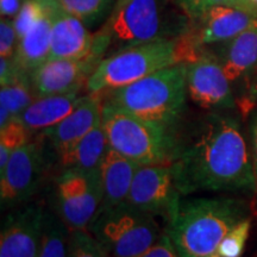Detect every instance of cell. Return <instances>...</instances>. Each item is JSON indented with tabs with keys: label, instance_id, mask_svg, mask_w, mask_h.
<instances>
[{
	"label": "cell",
	"instance_id": "14",
	"mask_svg": "<svg viewBox=\"0 0 257 257\" xmlns=\"http://www.w3.org/2000/svg\"><path fill=\"white\" fill-rule=\"evenodd\" d=\"M98 55L86 59H49L30 74L37 96L55 95L81 88L99 62Z\"/></svg>",
	"mask_w": 257,
	"mask_h": 257
},
{
	"label": "cell",
	"instance_id": "20",
	"mask_svg": "<svg viewBox=\"0 0 257 257\" xmlns=\"http://www.w3.org/2000/svg\"><path fill=\"white\" fill-rule=\"evenodd\" d=\"M50 35L51 16L49 6L48 14L19 40L17 50L12 59L19 72L30 75L49 59Z\"/></svg>",
	"mask_w": 257,
	"mask_h": 257
},
{
	"label": "cell",
	"instance_id": "17",
	"mask_svg": "<svg viewBox=\"0 0 257 257\" xmlns=\"http://www.w3.org/2000/svg\"><path fill=\"white\" fill-rule=\"evenodd\" d=\"M231 85L248 82L257 67V22L225 42L217 56Z\"/></svg>",
	"mask_w": 257,
	"mask_h": 257
},
{
	"label": "cell",
	"instance_id": "32",
	"mask_svg": "<svg viewBox=\"0 0 257 257\" xmlns=\"http://www.w3.org/2000/svg\"><path fill=\"white\" fill-rule=\"evenodd\" d=\"M21 74L24 73L19 72L14 60L0 57V83H2V86L14 82Z\"/></svg>",
	"mask_w": 257,
	"mask_h": 257
},
{
	"label": "cell",
	"instance_id": "16",
	"mask_svg": "<svg viewBox=\"0 0 257 257\" xmlns=\"http://www.w3.org/2000/svg\"><path fill=\"white\" fill-rule=\"evenodd\" d=\"M191 34L200 47L225 43L257 22L249 12L231 6H213L195 19Z\"/></svg>",
	"mask_w": 257,
	"mask_h": 257
},
{
	"label": "cell",
	"instance_id": "1",
	"mask_svg": "<svg viewBox=\"0 0 257 257\" xmlns=\"http://www.w3.org/2000/svg\"><path fill=\"white\" fill-rule=\"evenodd\" d=\"M170 165L181 195L256 191L250 146L231 114L211 112L175 133Z\"/></svg>",
	"mask_w": 257,
	"mask_h": 257
},
{
	"label": "cell",
	"instance_id": "27",
	"mask_svg": "<svg viewBox=\"0 0 257 257\" xmlns=\"http://www.w3.org/2000/svg\"><path fill=\"white\" fill-rule=\"evenodd\" d=\"M176 2L192 21L198 19L208 9L219 5L240 9L257 17V12L250 0H176Z\"/></svg>",
	"mask_w": 257,
	"mask_h": 257
},
{
	"label": "cell",
	"instance_id": "33",
	"mask_svg": "<svg viewBox=\"0 0 257 257\" xmlns=\"http://www.w3.org/2000/svg\"><path fill=\"white\" fill-rule=\"evenodd\" d=\"M249 138H250V153H251L253 172L256 178V191L257 194V111L252 114L249 124Z\"/></svg>",
	"mask_w": 257,
	"mask_h": 257
},
{
	"label": "cell",
	"instance_id": "12",
	"mask_svg": "<svg viewBox=\"0 0 257 257\" xmlns=\"http://www.w3.org/2000/svg\"><path fill=\"white\" fill-rule=\"evenodd\" d=\"M180 197L170 163L141 165L135 173L126 202L140 210L169 217Z\"/></svg>",
	"mask_w": 257,
	"mask_h": 257
},
{
	"label": "cell",
	"instance_id": "30",
	"mask_svg": "<svg viewBox=\"0 0 257 257\" xmlns=\"http://www.w3.org/2000/svg\"><path fill=\"white\" fill-rule=\"evenodd\" d=\"M18 36L14 21L2 17L0 21V57L14 59L18 47Z\"/></svg>",
	"mask_w": 257,
	"mask_h": 257
},
{
	"label": "cell",
	"instance_id": "35",
	"mask_svg": "<svg viewBox=\"0 0 257 257\" xmlns=\"http://www.w3.org/2000/svg\"><path fill=\"white\" fill-rule=\"evenodd\" d=\"M250 91H249V101L250 104H252L253 101L257 100V67L255 70V74H253L251 85H250Z\"/></svg>",
	"mask_w": 257,
	"mask_h": 257
},
{
	"label": "cell",
	"instance_id": "25",
	"mask_svg": "<svg viewBox=\"0 0 257 257\" xmlns=\"http://www.w3.org/2000/svg\"><path fill=\"white\" fill-rule=\"evenodd\" d=\"M30 133L19 118H14L8 125L0 128V174L4 173L12 154L29 143Z\"/></svg>",
	"mask_w": 257,
	"mask_h": 257
},
{
	"label": "cell",
	"instance_id": "7",
	"mask_svg": "<svg viewBox=\"0 0 257 257\" xmlns=\"http://www.w3.org/2000/svg\"><path fill=\"white\" fill-rule=\"evenodd\" d=\"M88 231L100 244L106 257H138L163 234L155 214L126 201L99 211Z\"/></svg>",
	"mask_w": 257,
	"mask_h": 257
},
{
	"label": "cell",
	"instance_id": "36",
	"mask_svg": "<svg viewBox=\"0 0 257 257\" xmlns=\"http://www.w3.org/2000/svg\"><path fill=\"white\" fill-rule=\"evenodd\" d=\"M130 2H131V0H115L114 6H113V9H112L111 15L112 14H117L118 11H120V10L123 9L125 5L128 4V3H130Z\"/></svg>",
	"mask_w": 257,
	"mask_h": 257
},
{
	"label": "cell",
	"instance_id": "22",
	"mask_svg": "<svg viewBox=\"0 0 257 257\" xmlns=\"http://www.w3.org/2000/svg\"><path fill=\"white\" fill-rule=\"evenodd\" d=\"M72 231L57 212H44L38 257H69Z\"/></svg>",
	"mask_w": 257,
	"mask_h": 257
},
{
	"label": "cell",
	"instance_id": "28",
	"mask_svg": "<svg viewBox=\"0 0 257 257\" xmlns=\"http://www.w3.org/2000/svg\"><path fill=\"white\" fill-rule=\"evenodd\" d=\"M250 219L240 221L230 231L218 246L217 253L221 257H240L244 252L245 243L250 232Z\"/></svg>",
	"mask_w": 257,
	"mask_h": 257
},
{
	"label": "cell",
	"instance_id": "5",
	"mask_svg": "<svg viewBox=\"0 0 257 257\" xmlns=\"http://www.w3.org/2000/svg\"><path fill=\"white\" fill-rule=\"evenodd\" d=\"M101 126L108 146L138 165L170 163L175 133L136 117L104 100Z\"/></svg>",
	"mask_w": 257,
	"mask_h": 257
},
{
	"label": "cell",
	"instance_id": "13",
	"mask_svg": "<svg viewBox=\"0 0 257 257\" xmlns=\"http://www.w3.org/2000/svg\"><path fill=\"white\" fill-rule=\"evenodd\" d=\"M44 210L30 204L9 213L0 233V257H38Z\"/></svg>",
	"mask_w": 257,
	"mask_h": 257
},
{
	"label": "cell",
	"instance_id": "23",
	"mask_svg": "<svg viewBox=\"0 0 257 257\" xmlns=\"http://www.w3.org/2000/svg\"><path fill=\"white\" fill-rule=\"evenodd\" d=\"M34 100V88L28 74H21L14 82L2 86L0 89V101L8 105L12 119L18 118Z\"/></svg>",
	"mask_w": 257,
	"mask_h": 257
},
{
	"label": "cell",
	"instance_id": "4",
	"mask_svg": "<svg viewBox=\"0 0 257 257\" xmlns=\"http://www.w3.org/2000/svg\"><path fill=\"white\" fill-rule=\"evenodd\" d=\"M192 19L176 0H131L112 14L101 32L120 49L175 40L191 29Z\"/></svg>",
	"mask_w": 257,
	"mask_h": 257
},
{
	"label": "cell",
	"instance_id": "34",
	"mask_svg": "<svg viewBox=\"0 0 257 257\" xmlns=\"http://www.w3.org/2000/svg\"><path fill=\"white\" fill-rule=\"evenodd\" d=\"M21 0H0V12L2 17H16L21 10Z\"/></svg>",
	"mask_w": 257,
	"mask_h": 257
},
{
	"label": "cell",
	"instance_id": "29",
	"mask_svg": "<svg viewBox=\"0 0 257 257\" xmlns=\"http://www.w3.org/2000/svg\"><path fill=\"white\" fill-rule=\"evenodd\" d=\"M69 257H106L104 250L88 230H74Z\"/></svg>",
	"mask_w": 257,
	"mask_h": 257
},
{
	"label": "cell",
	"instance_id": "2",
	"mask_svg": "<svg viewBox=\"0 0 257 257\" xmlns=\"http://www.w3.org/2000/svg\"><path fill=\"white\" fill-rule=\"evenodd\" d=\"M248 216V205L237 198L180 197L166 233L179 257H211L224 237Z\"/></svg>",
	"mask_w": 257,
	"mask_h": 257
},
{
	"label": "cell",
	"instance_id": "11",
	"mask_svg": "<svg viewBox=\"0 0 257 257\" xmlns=\"http://www.w3.org/2000/svg\"><path fill=\"white\" fill-rule=\"evenodd\" d=\"M231 82L217 56L204 51L197 60L187 63V94L205 110H231L236 100Z\"/></svg>",
	"mask_w": 257,
	"mask_h": 257
},
{
	"label": "cell",
	"instance_id": "10",
	"mask_svg": "<svg viewBox=\"0 0 257 257\" xmlns=\"http://www.w3.org/2000/svg\"><path fill=\"white\" fill-rule=\"evenodd\" d=\"M43 148L29 142L12 154L0 174L2 210L15 207L32 197L40 185L44 170Z\"/></svg>",
	"mask_w": 257,
	"mask_h": 257
},
{
	"label": "cell",
	"instance_id": "21",
	"mask_svg": "<svg viewBox=\"0 0 257 257\" xmlns=\"http://www.w3.org/2000/svg\"><path fill=\"white\" fill-rule=\"evenodd\" d=\"M108 147L110 146L100 121L57 159L63 169H98Z\"/></svg>",
	"mask_w": 257,
	"mask_h": 257
},
{
	"label": "cell",
	"instance_id": "24",
	"mask_svg": "<svg viewBox=\"0 0 257 257\" xmlns=\"http://www.w3.org/2000/svg\"><path fill=\"white\" fill-rule=\"evenodd\" d=\"M67 14L92 27L107 15L112 0H50Z\"/></svg>",
	"mask_w": 257,
	"mask_h": 257
},
{
	"label": "cell",
	"instance_id": "15",
	"mask_svg": "<svg viewBox=\"0 0 257 257\" xmlns=\"http://www.w3.org/2000/svg\"><path fill=\"white\" fill-rule=\"evenodd\" d=\"M101 110L102 101L99 93L85 95L73 112L55 126L44 130L42 136L49 141L51 149L59 157L100 123Z\"/></svg>",
	"mask_w": 257,
	"mask_h": 257
},
{
	"label": "cell",
	"instance_id": "9",
	"mask_svg": "<svg viewBox=\"0 0 257 257\" xmlns=\"http://www.w3.org/2000/svg\"><path fill=\"white\" fill-rule=\"evenodd\" d=\"M47 2L51 16L49 59L79 60L92 55L101 56L110 47V41L105 35L89 34L83 22L64 12L50 0Z\"/></svg>",
	"mask_w": 257,
	"mask_h": 257
},
{
	"label": "cell",
	"instance_id": "37",
	"mask_svg": "<svg viewBox=\"0 0 257 257\" xmlns=\"http://www.w3.org/2000/svg\"><path fill=\"white\" fill-rule=\"evenodd\" d=\"M250 2H251L253 9H255V11L257 12V0H250Z\"/></svg>",
	"mask_w": 257,
	"mask_h": 257
},
{
	"label": "cell",
	"instance_id": "19",
	"mask_svg": "<svg viewBox=\"0 0 257 257\" xmlns=\"http://www.w3.org/2000/svg\"><path fill=\"white\" fill-rule=\"evenodd\" d=\"M80 89L62 94L38 96L19 115L30 131L47 130L55 126L79 105L83 96L79 95Z\"/></svg>",
	"mask_w": 257,
	"mask_h": 257
},
{
	"label": "cell",
	"instance_id": "3",
	"mask_svg": "<svg viewBox=\"0 0 257 257\" xmlns=\"http://www.w3.org/2000/svg\"><path fill=\"white\" fill-rule=\"evenodd\" d=\"M187 95V63H178L131 85L105 92V100L175 133L185 112Z\"/></svg>",
	"mask_w": 257,
	"mask_h": 257
},
{
	"label": "cell",
	"instance_id": "8",
	"mask_svg": "<svg viewBox=\"0 0 257 257\" xmlns=\"http://www.w3.org/2000/svg\"><path fill=\"white\" fill-rule=\"evenodd\" d=\"M102 204V186L98 169L68 168L55 181V211L74 230H88Z\"/></svg>",
	"mask_w": 257,
	"mask_h": 257
},
{
	"label": "cell",
	"instance_id": "6",
	"mask_svg": "<svg viewBox=\"0 0 257 257\" xmlns=\"http://www.w3.org/2000/svg\"><path fill=\"white\" fill-rule=\"evenodd\" d=\"M182 62L178 38L138 44L101 60L86 81L89 93H105Z\"/></svg>",
	"mask_w": 257,
	"mask_h": 257
},
{
	"label": "cell",
	"instance_id": "38",
	"mask_svg": "<svg viewBox=\"0 0 257 257\" xmlns=\"http://www.w3.org/2000/svg\"><path fill=\"white\" fill-rule=\"evenodd\" d=\"M211 257H221V256H219V255H218V253H217V255H213V256H211Z\"/></svg>",
	"mask_w": 257,
	"mask_h": 257
},
{
	"label": "cell",
	"instance_id": "31",
	"mask_svg": "<svg viewBox=\"0 0 257 257\" xmlns=\"http://www.w3.org/2000/svg\"><path fill=\"white\" fill-rule=\"evenodd\" d=\"M138 257H179V255L168 234L163 233L154 245Z\"/></svg>",
	"mask_w": 257,
	"mask_h": 257
},
{
	"label": "cell",
	"instance_id": "26",
	"mask_svg": "<svg viewBox=\"0 0 257 257\" xmlns=\"http://www.w3.org/2000/svg\"><path fill=\"white\" fill-rule=\"evenodd\" d=\"M48 9L49 6L46 0H24L21 10L14 18L18 41L48 14Z\"/></svg>",
	"mask_w": 257,
	"mask_h": 257
},
{
	"label": "cell",
	"instance_id": "18",
	"mask_svg": "<svg viewBox=\"0 0 257 257\" xmlns=\"http://www.w3.org/2000/svg\"><path fill=\"white\" fill-rule=\"evenodd\" d=\"M140 166L108 147L99 166L102 186L100 210L117 206L126 201L135 173Z\"/></svg>",
	"mask_w": 257,
	"mask_h": 257
}]
</instances>
